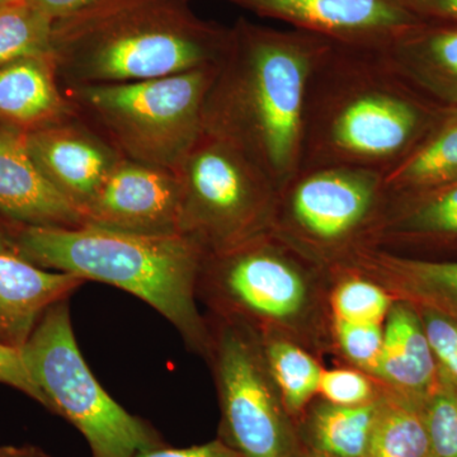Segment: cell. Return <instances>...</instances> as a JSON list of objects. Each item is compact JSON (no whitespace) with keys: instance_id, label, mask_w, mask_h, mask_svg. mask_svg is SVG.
Listing matches in <instances>:
<instances>
[{"instance_id":"cell-1","label":"cell","mask_w":457,"mask_h":457,"mask_svg":"<svg viewBox=\"0 0 457 457\" xmlns=\"http://www.w3.org/2000/svg\"><path fill=\"white\" fill-rule=\"evenodd\" d=\"M447 107L404 77L384 47L330 45L309 80L300 168L386 173Z\"/></svg>"},{"instance_id":"cell-2","label":"cell","mask_w":457,"mask_h":457,"mask_svg":"<svg viewBox=\"0 0 457 457\" xmlns=\"http://www.w3.org/2000/svg\"><path fill=\"white\" fill-rule=\"evenodd\" d=\"M333 42L239 18L204 104V130L242 149L278 189L302 162L306 93Z\"/></svg>"},{"instance_id":"cell-3","label":"cell","mask_w":457,"mask_h":457,"mask_svg":"<svg viewBox=\"0 0 457 457\" xmlns=\"http://www.w3.org/2000/svg\"><path fill=\"white\" fill-rule=\"evenodd\" d=\"M228 40L186 0H98L54 22V62L69 87L141 82L219 65Z\"/></svg>"},{"instance_id":"cell-4","label":"cell","mask_w":457,"mask_h":457,"mask_svg":"<svg viewBox=\"0 0 457 457\" xmlns=\"http://www.w3.org/2000/svg\"><path fill=\"white\" fill-rule=\"evenodd\" d=\"M12 251L40 269L114 286L139 297L179 330L188 350L206 357L210 327L197 302L204 253L188 237H147L95 227L12 224Z\"/></svg>"},{"instance_id":"cell-5","label":"cell","mask_w":457,"mask_h":457,"mask_svg":"<svg viewBox=\"0 0 457 457\" xmlns=\"http://www.w3.org/2000/svg\"><path fill=\"white\" fill-rule=\"evenodd\" d=\"M332 275L275 234L204 255L198 302L260 336L284 337L319 359L333 356Z\"/></svg>"},{"instance_id":"cell-6","label":"cell","mask_w":457,"mask_h":457,"mask_svg":"<svg viewBox=\"0 0 457 457\" xmlns=\"http://www.w3.org/2000/svg\"><path fill=\"white\" fill-rule=\"evenodd\" d=\"M218 65L155 79L69 87L123 158L173 170L200 137Z\"/></svg>"},{"instance_id":"cell-7","label":"cell","mask_w":457,"mask_h":457,"mask_svg":"<svg viewBox=\"0 0 457 457\" xmlns=\"http://www.w3.org/2000/svg\"><path fill=\"white\" fill-rule=\"evenodd\" d=\"M20 351L45 408L82 433L92 457H135L164 445L149 423L121 407L90 371L75 339L69 299L47 309Z\"/></svg>"},{"instance_id":"cell-8","label":"cell","mask_w":457,"mask_h":457,"mask_svg":"<svg viewBox=\"0 0 457 457\" xmlns=\"http://www.w3.org/2000/svg\"><path fill=\"white\" fill-rule=\"evenodd\" d=\"M389 204L380 171L302 168L278 189L270 231L327 270L374 248Z\"/></svg>"},{"instance_id":"cell-9","label":"cell","mask_w":457,"mask_h":457,"mask_svg":"<svg viewBox=\"0 0 457 457\" xmlns=\"http://www.w3.org/2000/svg\"><path fill=\"white\" fill-rule=\"evenodd\" d=\"M173 170L179 186V234L204 255L269 233L278 187L230 141L203 129Z\"/></svg>"},{"instance_id":"cell-10","label":"cell","mask_w":457,"mask_h":457,"mask_svg":"<svg viewBox=\"0 0 457 457\" xmlns=\"http://www.w3.org/2000/svg\"><path fill=\"white\" fill-rule=\"evenodd\" d=\"M206 318L204 360L220 405L218 438L243 457H303L296 420L270 376L260 335L231 319Z\"/></svg>"},{"instance_id":"cell-11","label":"cell","mask_w":457,"mask_h":457,"mask_svg":"<svg viewBox=\"0 0 457 457\" xmlns=\"http://www.w3.org/2000/svg\"><path fill=\"white\" fill-rule=\"evenodd\" d=\"M179 186L174 170L122 158L83 212V225L135 236H176Z\"/></svg>"},{"instance_id":"cell-12","label":"cell","mask_w":457,"mask_h":457,"mask_svg":"<svg viewBox=\"0 0 457 457\" xmlns=\"http://www.w3.org/2000/svg\"><path fill=\"white\" fill-rule=\"evenodd\" d=\"M261 17L352 46L384 47L420 18L398 0H228Z\"/></svg>"},{"instance_id":"cell-13","label":"cell","mask_w":457,"mask_h":457,"mask_svg":"<svg viewBox=\"0 0 457 457\" xmlns=\"http://www.w3.org/2000/svg\"><path fill=\"white\" fill-rule=\"evenodd\" d=\"M66 121L25 132L27 149L42 174L82 212L123 156L104 137Z\"/></svg>"},{"instance_id":"cell-14","label":"cell","mask_w":457,"mask_h":457,"mask_svg":"<svg viewBox=\"0 0 457 457\" xmlns=\"http://www.w3.org/2000/svg\"><path fill=\"white\" fill-rule=\"evenodd\" d=\"M374 248L427 260L457 255V180L441 187L389 197Z\"/></svg>"},{"instance_id":"cell-15","label":"cell","mask_w":457,"mask_h":457,"mask_svg":"<svg viewBox=\"0 0 457 457\" xmlns=\"http://www.w3.org/2000/svg\"><path fill=\"white\" fill-rule=\"evenodd\" d=\"M0 213L26 227H83L82 212L51 185L33 161L25 132L2 122Z\"/></svg>"},{"instance_id":"cell-16","label":"cell","mask_w":457,"mask_h":457,"mask_svg":"<svg viewBox=\"0 0 457 457\" xmlns=\"http://www.w3.org/2000/svg\"><path fill=\"white\" fill-rule=\"evenodd\" d=\"M337 270L365 276L394 299L428 308L457 321V260H427L380 248H363Z\"/></svg>"},{"instance_id":"cell-17","label":"cell","mask_w":457,"mask_h":457,"mask_svg":"<svg viewBox=\"0 0 457 457\" xmlns=\"http://www.w3.org/2000/svg\"><path fill=\"white\" fill-rule=\"evenodd\" d=\"M86 282L40 269L13 252L0 253V343L21 350L47 309Z\"/></svg>"},{"instance_id":"cell-18","label":"cell","mask_w":457,"mask_h":457,"mask_svg":"<svg viewBox=\"0 0 457 457\" xmlns=\"http://www.w3.org/2000/svg\"><path fill=\"white\" fill-rule=\"evenodd\" d=\"M372 378L420 405L435 389L437 362L420 312L411 303L394 300L384 321L383 350Z\"/></svg>"},{"instance_id":"cell-19","label":"cell","mask_w":457,"mask_h":457,"mask_svg":"<svg viewBox=\"0 0 457 457\" xmlns=\"http://www.w3.org/2000/svg\"><path fill=\"white\" fill-rule=\"evenodd\" d=\"M384 51L426 96L441 106L457 107V23L420 21Z\"/></svg>"},{"instance_id":"cell-20","label":"cell","mask_w":457,"mask_h":457,"mask_svg":"<svg viewBox=\"0 0 457 457\" xmlns=\"http://www.w3.org/2000/svg\"><path fill=\"white\" fill-rule=\"evenodd\" d=\"M54 57H31L0 66V122L29 132L78 116L57 86Z\"/></svg>"},{"instance_id":"cell-21","label":"cell","mask_w":457,"mask_h":457,"mask_svg":"<svg viewBox=\"0 0 457 457\" xmlns=\"http://www.w3.org/2000/svg\"><path fill=\"white\" fill-rule=\"evenodd\" d=\"M384 393L361 405L333 404L317 396L296 422L303 450L335 457H366Z\"/></svg>"},{"instance_id":"cell-22","label":"cell","mask_w":457,"mask_h":457,"mask_svg":"<svg viewBox=\"0 0 457 457\" xmlns=\"http://www.w3.org/2000/svg\"><path fill=\"white\" fill-rule=\"evenodd\" d=\"M457 180V107H447L422 140L384 173L389 197L418 194Z\"/></svg>"},{"instance_id":"cell-23","label":"cell","mask_w":457,"mask_h":457,"mask_svg":"<svg viewBox=\"0 0 457 457\" xmlns=\"http://www.w3.org/2000/svg\"><path fill=\"white\" fill-rule=\"evenodd\" d=\"M267 366L288 413L299 420L319 395L323 360L278 336H260Z\"/></svg>"},{"instance_id":"cell-24","label":"cell","mask_w":457,"mask_h":457,"mask_svg":"<svg viewBox=\"0 0 457 457\" xmlns=\"http://www.w3.org/2000/svg\"><path fill=\"white\" fill-rule=\"evenodd\" d=\"M366 457H429L422 405L385 386Z\"/></svg>"},{"instance_id":"cell-25","label":"cell","mask_w":457,"mask_h":457,"mask_svg":"<svg viewBox=\"0 0 457 457\" xmlns=\"http://www.w3.org/2000/svg\"><path fill=\"white\" fill-rule=\"evenodd\" d=\"M54 21L29 0L0 4V66L31 57H54Z\"/></svg>"},{"instance_id":"cell-26","label":"cell","mask_w":457,"mask_h":457,"mask_svg":"<svg viewBox=\"0 0 457 457\" xmlns=\"http://www.w3.org/2000/svg\"><path fill=\"white\" fill-rule=\"evenodd\" d=\"M333 318L353 323L384 324L394 297L375 281L351 270H330Z\"/></svg>"},{"instance_id":"cell-27","label":"cell","mask_w":457,"mask_h":457,"mask_svg":"<svg viewBox=\"0 0 457 457\" xmlns=\"http://www.w3.org/2000/svg\"><path fill=\"white\" fill-rule=\"evenodd\" d=\"M429 457H457V383L438 370L435 389L422 404Z\"/></svg>"},{"instance_id":"cell-28","label":"cell","mask_w":457,"mask_h":457,"mask_svg":"<svg viewBox=\"0 0 457 457\" xmlns=\"http://www.w3.org/2000/svg\"><path fill=\"white\" fill-rule=\"evenodd\" d=\"M384 324L353 323L333 318V357L343 366L374 376L383 350Z\"/></svg>"},{"instance_id":"cell-29","label":"cell","mask_w":457,"mask_h":457,"mask_svg":"<svg viewBox=\"0 0 457 457\" xmlns=\"http://www.w3.org/2000/svg\"><path fill=\"white\" fill-rule=\"evenodd\" d=\"M384 393V385L371 375L350 366L324 369L319 395L338 405H361L374 402Z\"/></svg>"},{"instance_id":"cell-30","label":"cell","mask_w":457,"mask_h":457,"mask_svg":"<svg viewBox=\"0 0 457 457\" xmlns=\"http://www.w3.org/2000/svg\"><path fill=\"white\" fill-rule=\"evenodd\" d=\"M416 309L438 370L457 383V321L432 309Z\"/></svg>"},{"instance_id":"cell-31","label":"cell","mask_w":457,"mask_h":457,"mask_svg":"<svg viewBox=\"0 0 457 457\" xmlns=\"http://www.w3.org/2000/svg\"><path fill=\"white\" fill-rule=\"evenodd\" d=\"M0 384L13 387L45 407L44 396L41 395L40 390L27 371L21 351L2 343H0Z\"/></svg>"},{"instance_id":"cell-32","label":"cell","mask_w":457,"mask_h":457,"mask_svg":"<svg viewBox=\"0 0 457 457\" xmlns=\"http://www.w3.org/2000/svg\"><path fill=\"white\" fill-rule=\"evenodd\" d=\"M135 457H243L237 453L236 450L228 447L224 444L220 438H216L212 442H207L204 445H196V446L182 447V449H176V447H170L167 445H161V446L152 447L141 451Z\"/></svg>"},{"instance_id":"cell-33","label":"cell","mask_w":457,"mask_h":457,"mask_svg":"<svg viewBox=\"0 0 457 457\" xmlns=\"http://www.w3.org/2000/svg\"><path fill=\"white\" fill-rule=\"evenodd\" d=\"M398 2L420 20L457 23V0H398Z\"/></svg>"},{"instance_id":"cell-34","label":"cell","mask_w":457,"mask_h":457,"mask_svg":"<svg viewBox=\"0 0 457 457\" xmlns=\"http://www.w3.org/2000/svg\"><path fill=\"white\" fill-rule=\"evenodd\" d=\"M29 2L56 22V21L65 20L80 13L84 9L96 4L98 0H29Z\"/></svg>"},{"instance_id":"cell-35","label":"cell","mask_w":457,"mask_h":457,"mask_svg":"<svg viewBox=\"0 0 457 457\" xmlns=\"http://www.w3.org/2000/svg\"><path fill=\"white\" fill-rule=\"evenodd\" d=\"M0 457H53L38 447L25 445V446H2Z\"/></svg>"},{"instance_id":"cell-36","label":"cell","mask_w":457,"mask_h":457,"mask_svg":"<svg viewBox=\"0 0 457 457\" xmlns=\"http://www.w3.org/2000/svg\"><path fill=\"white\" fill-rule=\"evenodd\" d=\"M12 251L11 234H9V228L0 224V253Z\"/></svg>"},{"instance_id":"cell-37","label":"cell","mask_w":457,"mask_h":457,"mask_svg":"<svg viewBox=\"0 0 457 457\" xmlns=\"http://www.w3.org/2000/svg\"><path fill=\"white\" fill-rule=\"evenodd\" d=\"M303 457H335V456L326 455V453H315V451L305 450V453H303Z\"/></svg>"},{"instance_id":"cell-38","label":"cell","mask_w":457,"mask_h":457,"mask_svg":"<svg viewBox=\"0 0 457 457\" xmlns=\"http://www.w3.org/2000/svg\"><path fill=\"white\" fill-rule=\"evenodd\" d=\"M5 2H11V0H0V4H2V3H5Z\"/></svg>"}]
</instances>
